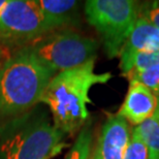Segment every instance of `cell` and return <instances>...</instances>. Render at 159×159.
Returning <instances> with one entry per match:
<instances>
[{
	"label": "cell",
	"mask_w": 159,
	"mask_h": 159,
	"mask_svg": "<svg viewBox=\"0 0 159 159\" xmlns=\"http://www.w3.org/2000/svg\"><path fill=\"white\" fill-rule=\"evenodd\" d=\"M130 135L128 122L118 114H110L95 146L101 159H123Z\"/></svg>",
	"instance_id": "cell-8"
},
{
	"label": "cell",
	"mask_w": 159,
	"mask_h": 159,
	"mask_svg": "<svg viewBox=\"0 0 159 159\" xmlns=\"http://www.w3.org/2000/svg\"><path fill=\"white\" fill-rule=\"evenodd\" d=\"M6 2H7V0H0V16H1V12L3 11V8H4Z\"/></svg>",
	"instance_id": "cell-19"
},
{
	"label": "cell",
	"mask_w": 159,
	"mask_h": 159,
	"mask_svg": "<svg viewBox=\"0 0 159 159\" xmlns=\"http://www.w3.org/2000/svg\"><path fill=\"white\" fill-rule=\"evenodd\" d=\"M93 132L91 126L85 125L80 131L75 144L64 159H89L92 153Z\"/></svg>",
	"instance_id": "cell-12"
},
{
	"label": "cell",
	"mask_w": 159,
	"mask_h": 159,
	"mask_svg": "<svg viewBox=\"0 0 159 159\" xmlns=\"http://www.w3.org/2000/svg\"><path fill=\"white\" fill-rule=\"evenodd\" d=\"M89 159H101L100 156H99V153H98V151L96 150V148H94V150L92 151L91 156Z\"/></svg>",
	"instance_id": "cell-18"
},
{
	"label": "cell",
	"mask_w": 159,
	"mask_h": 159,
	"mask_svg": "<svg viewBox=\"0 0 159 159\" xmlns=\"http://www.w3.org/2000/svg\"><path fill=\"white\" fill-rule=\"evenodd\" d=\"M134 130L147 148L148 159H159V97L152 117L136 126Z\"/></svg>",
	"instance_id": "cell-11"
},
{
	"label": "cell",
	"mask_w": 159,
	"mask_h": 159,
	"mask_svg": "<svg viewBox=\"0 0 159 159\" xmlns=\"http://www.w3.org/2000/svg\"><path fill=\"white\" fill-rule=\"evenodd\" d=\"M48 32L67 29L79 23V1L75 0H34Z\"/></svg>",
	"instance_id": "cell-10"
},
{
	"label": "cell",
	"mask_w": 159,
	"mask_h": 159,
	"mask_svg": "<svg viewBox=\"0 0 159 159\" xmlns=\"http://www.w3.org/2000/svg\"><path fill=\"white\" fill-rule=\"evenodd\" d=\"M157 64H159V50L141 52L133 58L128 74L132 71H138L141 70V69L148 68L150 66L157 65Z\"/></svg>",
	"instance_id": "cell-14"
},
{
	"label": "cell",
	"mask_w": 159,
	"mask_h": 159,
	"mask_svg": "<svg viewBox=\"0 0 159 159\" xmlns=\"http://www.w3.org/2000/svg\"><path fill=\"white\" fill-rule=\"evenodd\" d=\"M159 50V29L139 16L120 51L119 67L123 77L128 74L133 58L141 52Z\"/></svg>",
	"instance_id": "cell-7"
},
{
	"label": "cell",
	"mask_w": 159,
	"mask_h": 159,
	"mask_svg": "<svg viewBox=\"0 0 159 159\" xmlns=\"http://www.w3.org/2000/svg\"><path fill=\"white\" fill-rule=\"evenodd\" d=\"M123 159H148V151L138 132L132 130Z\"/></svg>",
	"instance_id": "cell-15"
},
{
	"label": "cell",
	"mask_w": 159,
	"mask_h": 159,
	"mask_svg": "<svg viewBox=\"0 0 159 159\" xmlns=\"http://www.w3.org/2000/svg\"><path fill=\"white\" fill-rule=\"evenodd\" d=\"M6 50L5 49H3L2 47H0V67H1V65H2V63L3 61H4V59L6 58Z\"/></svg>",
	"instance_id": "cell-17"
},
{
	"label": "cell",
	"mask_w": 159,
	"mask_h": 159,
	"mask_svg": "<svg viewBox=\"0 0 159 159\" xmlns=\"http://www.w3.org/2000/svg\"><path fill=\"white\" fill-rule=\"evenodd\" d=\"M64 133L51 124L46 115H27L2 128L1 159H52L67 144Z\"/></svg>",
	"instance_id": "cell-3"
},
{
	"label": "cell",
	"mask_w": 159,
	"mask_h": 159,
	"mask_svg": "<svg viewBox=\"0 0 159 159\" xmlns=\"http://www.w3.org/2000/svg\"><path fill=\"white\" fill-rule=\"evenodd\" d=\"M141 3L133 0H88L84 11L88 23L99 34L110 59L119 57L139 17Z\"/></svg>",
	"instance_id": "cell-4"
},
{
	"label": "cell",
	"mask_w": 159,
	"mask_h": 159,
	"mask_svg": "<svg viewBox=\"0 0 159 159\" xmlns=\"http://www.w3.org/2000/svg\"><path fill=\"white\" fill-rule=\"evenodd\" d=\"M125 78L128 79V81L134 80L139 82L159 97V64L138 71H132Z\"/></svg>",
	"instance_id": "cell-13"
},
{
	"label": "cell",
	"mask_w": 159,
	"mask_h": 159,
	"mask_svg": "<svg viewBox=\"0 0 159 159\" xmlns=\"http://www.w3.org/2000/svg\"><path fill=\"white\" fill-rule=\"evenodd\" d=\"M157 104L158 97L156 95L139 82L132 80L129 81L125 99L117 114L130 124L139 126L152 117Z\"/></svg>",
	"instance_id": "cell-9"
},
{
	"label": "cell",
	"mask_w": 159,
	"mask_h": 159,
	"mask_svg": "<svg viewBox=\"0 0 159 159\" xmlns=\"http://www.w3.org/2000/svg\"><path fill=\"white\" fill-rule=\"evenodd\" d=\"M55 75L28 46L15 50L0 67V119L22 116L39 103Z\"/></svg>",
	"instance_id": "cell-2"
},
{
	"label": "cell",
	"mask_w": 159,
	"mask_h": 159,
	"mask_svg": "<svg viewBox=\"0 0 159 159\" xmlns=\"http://www.w3.org/2000/svg\"><path fill=\"white\" fill-rule=\"evenodd\" d=\"M28 47L47 67L58 74L96 58L99 46L92 37L63 29L48 33Z\"/></svg>",
	"instance_id": "cell-5"
},
{
	"label": "cell",
	"mask_w": 159,
	"mask_h": 159,
	"mask_svg": "<svg viewBox=\"0 0 159 159\" xmlns=\"http://www.w3.org/2000/svg\"><path fill=\"white\" fill-rule=\"evenodd\" d=\"M95 60L78 67L58 72L49 82L39 102L49 107L54 126L63 133L72 134L85 126L89 119L87 106L92 102L89 92L94 85L107 84L111 72L96 74Z\"/></svg>",
	"instance_id": "cell-1"
},
{
	"label": "cell",
	"mask_w": 159,
	"mask_h": 159,
	"mask_svg": "<svg viewBox=\"0 0 159 159\" xmlns=\"http://www.w3.org/2000/svg\"><path fill=\"white\" fill-rule=\"evenodd\" d=\"M139 16L159 29V0L141 3Z\"/></svg>",
	"instance_id": "cell-16"
},
{
	"label": "cell",
	"mask_w": 159,
	"mask_h": 159,
	"mask_svg": "<svg viewBox=\"0 0 159 159\" xmlns=\"http://www.w3.org/2000/svg\"><path fill=\"white\" fill-rule=\"evenodd\" d=\"M48 33L34 0H7L0 16V47L18 50Z\"/></svg>",
	"instance_id": "cell-6"
}]
</instances>
